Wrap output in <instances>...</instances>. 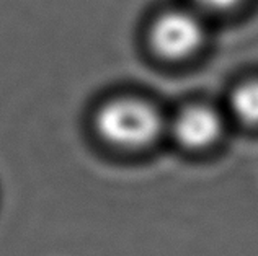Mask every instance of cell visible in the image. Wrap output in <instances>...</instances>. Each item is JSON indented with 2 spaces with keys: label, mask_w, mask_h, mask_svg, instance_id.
<instances>
[{
  "label": "cell",
  "mask_w": 258,
  "mask_h": 256,
  "mask_svg": "<svg viewBox=\"0 0 258 256\" xmlns=\"http://www.w3.org/2000/svg\"><path fill=\"white\" fill-rule=\"evenodd\" d=\"M98 136L114 149L144 150L167 131V121L154 105L141 98H114L100 106L95 116Z\"/></svg>",
  "instance_id": "6da1fadb"
},
{
  "label": "cell",
  "mask_w": 258,
  "mask_h": 256,
  "mask_svg": "<svg viewBox=\"0 0 258 256\" xmlns=\"http://www.w3.org/2000/svg\"><path fill=\"white\" fill-rule=\"evenodd\" d=\"M152 49L168 60H181L201 49L206 39L203 20L189 10H168L151 26Z\"/></svg>",
  "instance_id": "7a4b0ae2"
},
{
  "label": "cell",
  "mask_w": 258,
  "mask_h": 256,
  "mask_svg": "<svg viewBox=\"0 0 258 256\" xmlns=\"http://www.w3.org/2000/svg\"><path fill=\"white\" fill-rule=\"evenodd\" d=\"M173 140L189 152H201L214 147L224 134V119L219 111L208 105H189L167 123Z\"/></svg>",
  "instance_id": "3957f363"
},
{
  "label": "cell",
  "mask_w": 258,
  "mask_h": 256,
  "mask_svg": "<svg viewBox=\"0 0 258 256\" xmlns=\"http://www.w3.org/2000/svg\"><path fill=\"white\" fill-rule=\"evenodd\" d=\"M230 111L242 124L258 127V80L237 87L230 97Z\"/></svg>",
  "instance_id": "277c9868"
},
{
  "label": "cell",
  "mask_w": 258,
  "mask_h": 256,
  "mask_svg": "<svg viewBox=\"0 0 258 256\" xmlns=\"http://www.w3.org/2000/svg\"><path fill=\"white\" fill-rule=\"evenodd\" d=\"M201 7L211 10H227L232 9L237 4H240L242 0H196Z\"/></svg>",
  "instance_id": "5b68a950"
}]
</instances>
